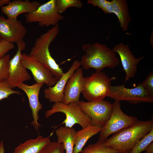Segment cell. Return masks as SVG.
<instances>
[{
    "mask_svg": "<svg viewBox=\"0 0 153 153\" xmlns=\"http://www.w3.org/2000/svg\"><path fill=\"white\" fill-rule=\"evenodd\" d=\"M5 152L4 141L1 140L0 142V153H5Z\"/></svg>",
    "mask_w": 153,
    "mask_h": 153,
    "instance_id": "32",
    "label": "cell"
},
{
    "mask_svg": "<svg viewBox=\"0 0 153 153\" xmlns=\"http://www.w3.org/2000/svg\"><path fill=\"white\" fill-rule=\"evenodd\" d=\"M113 50L120 56L123 67V70L126 74L124 82L135 76L137 72L138 64L144 57L136 58L130 50L128 45L121 42L116 44L112 48Z\"/></svg>",
    "mask_w": 153,
    "mask_h": 153,
    "instance_id": "13",
    "label": "cell"
},
{
    "mask_svg": "<svg viewBox=\"0 0 153 153\" xmlns=\"http://www.w3.org/2000/svg\"><path fill=\"white\" fill-rule=\"evenodd\" d=\"M56 5L58 13L61 14L69 7H74L81 9L83 4L80 0H56Z\"/></svg>",
    "mask_w": 153,
    "mask_h": 153,
    "instance_id": "24",
    "label": "cell"
},
{
    "mask_svg": "<svg viewBox=\"0 0 153 153\" xmlns=\"http://www.w3.org/2000/svg\"><path fill=\"white\" fill-rule=\"evenodd\" d=\"M75 129L73 128L61 126L56 131L57 142L63 145L66 153H73L76 137Z\"/></svg>",
    "mask_w": 153,
    "mask_h": 153,
    "instance_id": "21",
    "label": "cell"
},
{
    "mask_svg": "<svg viewBox=\"0 0 153 153\" xmlns=\"http://www.w3.org/2000/svg\"><path fill=\"white\" fill-rule=\"evenodd\" d=\"M88 3L101 8L106 14H113L111 1L107 0H88Z\"/></svg>",
    "mask_w": 153,
    "mask_h": 153,
    "instance_id": "26",
    "label": "cell"
},
{
    "mask_svg": "<svg viewBox=\"0 0 153 153\" xmlns=\"http://www.w3.org/2000/svg\"><path fill=\"white\" fill-rule=\"evenodd\" d=\"M116 79L114 76L109 78L102 71H96L84 78L82 93L88 102L102 100L109 92L111 81Z\"/></svg>",
    "mask_w": 153,
    "mask_h": 153,
    "instance_id": "4",
    "label": "cell"
},
{
    "mask_svg": "<svg viewBox=\"0 0 153 153\" xmlns=\"http://www.w3.org/2000/svg\"><path fill=\"white\" fill-rule=\"evenodd\" d=\"M153 129V120H138L114 133L104 142L105 145L118 153H130L135 144Z\"/></svg>",
    "mask_w": 153,
    "mask_h": 153,
    "instance_id": "1",
    "label": "cell"
},
{
    "mask_svg": "<svg viewBox=\"0 0 153 153\" xmlns=\"http://www.w3.org/2000/svg\"><path fill=\"white\" fill-rule=\"evenodd\" d=\"M22 57L23 65L31 71L36 83H43L48 87L55 85L58 79L36 59L25 53L22 54Z\"/></svg>",
    "mask_w": 153,
    "mask_h": 153,
    "instance_id": "11",
    "label": "cell"
},
{
    "mask_svg": "<svg viewBox=\"0 0 153 153\" xmlns=\"http://www.w3.org/2000/svg\"><path fill=\"white\" fill-rule=\"evenodd\" d=\"M50 142V137H44L39 135L20 144L13 153H40L43 148Z\"/></svg>",
    "mask_w": 153,
    "mask_h": 153,
    "instance_id": "18",
    "label": "cell"
},
{
    "mask_svg": "<svg viewBox=\"0 0 153 153\" xmlns=\"http://www.w3.org/2000/svg\"><path fill=\"white\" fill-rule=\"evenodd\" d=\"M124 84V83L120 86H110L107 96L115 101L120 102L124 101L134 104L153 103V97L148 94L141 83L138 84L135 87L132 88H126Z\"/></svg>",
    "mask_w": 153,
    "mask_h": 153,
    "instance_id": "8",
    "label": "cell"
},
{
    "mask_svg": "<svg viewBox=\"0 0 153 153\" xmlns=\"http://www.w3.org/2000/svg\"><path fill=\"white\" fill-rule=\"evenodd\" d=\"M14 47L13 43H10L5 40L0 41V58L6 55L9 51Z\"/></svg>",
    "mask_w": 153,
    "mask_h": 153,
    "instance_id": "30",
    "label": "cell"
},
{
    "mask_svg": "<svg viewBox=\"0 0 153 153\" xmlns=\"http://www.w3.org/2000/svg\"><path fill=\"white\" fill-rule=\"evenodd\" d=\"M153 141V129L139 140L134 146L130 153H141L144 151Z\"/></svg>",
    "mask_w": 153,
    "mask_h": 153,
    "instance_id": "23",
    "label": "cell"
},
{
    "mask_svg": "<svg viewBox=\"0 0 153 153\" xmlns=\"http://www.w3.org/2000/svg\"><path fill=\"white\" fill-rule=\"evenodd\" d=\"M63 144L57 142H50L42 149L40 153H65Z\"/></svg>",
    "mask_w": 153,
    "mask_h": 153,
    "instance_id": "28",
    "label": "cell"
},
{
    "mask_svg": "<svg viewBox=\"0 0 153 153\" xmlns=\"http://www.w3.org/2000/svg\"><path fill=\"white\" fill-rule=\"evenodd\" d=\"M27 32L26 27L17 19L5 18L0 15V37L10 43L23 40Z\"/></svg>",
    "mask_w": 153,
    "mask_h": 153,
    "instance_id": "12",
    "label": "cell"
},
{
    "mask_svg": "<svg viewBox=\"0 0 153 153\" xmlns=\"http://www.w3.org/2000/svg\"><path fill=\"white\" fill-rule=\"evenodd\" d=\"M102 128L97 126L90 125L76 132L73 153H79L88 140L100 132Z\"/></svg>",
    "mask_w": 153,
    "mask_h": 153,
    "instance_id": "20",
    "label": "cell"
},
{
    "mask_svg": "<svg viewBox=\"0 0 153 153\" xmlns=\"http://www.w3.org/2000/svg\"><path fill=\"white\" fill-rule=\"evenodd\" d=\"M78 104L83 112L91 119L92 125L102 128L110 118L113 107L112 104L104 100L88 102L81 101Z\"/></svg>",
    "mask_w": 153,
    "mask_h": 153,
    "instance_id": "9",
    "label": "cell"
},
{
    "mask_svg": "<svg viewBox=\"0 0 153 153\" xmlns=\"http://www.w3.org/2000/svg\"><path fill=\"white\" fill-rule=\"evenodd\" d=\"M56 0H50L42 4L35 11L25 14V22L27 23L37 22L41 27H54L64 16L59 14L56 9Z\"/></svg>",
    "mask_w": 153,
    "mask_h": 153,
    "instance_id": "7",
    "label": "cell"
},
{
    "mask_svg": "<svg viewBox=\"0 0 153 153\" xmlns=\"http://www.w3.org/2000/svg\"><path fill=\"white\" fill-rule=\"evenodd\" d=\"M14 94L22 95L20 91L11 88L7 80H0V101Z\"/></svg>",
    "mask_w": 153,
    "mask_h": 153,
    "instance_id": "27",
    "label": "cell"
},
{
    "mask_svg": "<svg viewBox=\"0 0 153 153\" xmlns=\"http://www.w3.org/2000/svg\"><path fill=\"white\" fill-rule=\"evenodd\" d=\"M85 54L80 61L85 70L92 68L96 71H101L104 68H114L120 63L112 49L98 42L84 44L81 47Z\"/></svg>",
    "mask_w": 153,
    "mask_h": 153,
    "instance_id": "2",
    "label": "cell"
},
{
    "mask_svg": "<svg viewBox=\"0 0 153 153\" xmlns=\"http://www.w3.org/2000/svg\"><path fill=\"white\" fill-rule=\"evenodd\" d=\"M10 56L7 54L0 58V80H7L9 75Z\"/></svg>",
    "mask_w": 153,
    "mask_h": 153,
    "instance_id": "25",
    "label": "cell"
},
{
    "mask_svg": "<svg viewBox=\"0 0 153 153\" xmlns=\"http://www.w3.org/2000/svg\"><path fill=\"white\" fill-rule=\"evenodd\" d=\"M10 1V0H0V7L1 8L5 4H8Z\"/></svg>",
    "mask_w": 153,
    "mask_h": 153,
    "instance_id": "33",
    "label": "cell"
},
{
    "mask_svg": "<svg viewBox=\"0 0 153 153\" xmlns=\"http://www.w3.org/2000/svg\"><path fill=\"white\" fill-rule=\"evenodd\" d=\"M141 85L146 92L153 97V71L152 70L142 83Z\"/></svg>",
    "mask_w": 153,
    "mask_h": 153,
    "instance_id": "29",
    "label": "cell"
},
{
    "mask_svg": "<svg viewBox=\"0 0 153 153\" xmlns=\"http://www.w3.org/2000/svg\"><path fill=\"white\" fill-rule=\"evenodd\" d=\"M2 39L0 37V41H1Z\"/></svg>",
    "mask_w": 153,
    "mask_h": 153,
    "instance_id": "34",
    "label": "cell"
},
{
    "mask_svg": "<svg viewBox=\"0 0 153 153\" xmlns=\"http://www.w3.org/2000/svg\"><path fill=\"white\" fill-rule=\"evenodd\" d=\"M58 24L53 27L36 39L29 54L36 59L51 72L58 80L64 73L63 69L52 57L49 47L59 34Z\"/></svg>",
    "mask_w": 153,
    "mask_h": 153,
    "instance_id": "3",
    "label": "cell"
},
{
    "mask_svg": "<svg viewBox=\"0 0 153 153\" xmlns=\"http://www.w3.org/2000/svg\"><path fill=\"white\" fill-rule=\"evenodd\" d=\"M44 84L36 83L32 85H29L22 83L17 87L23 90L27 97L33 118L30 124L38 132L39 128L41 126L38 122L39 118L38 112L42 108V106L39 100V96L40 90Z\"/></svg>",
    "mask_w": 153,
    "mask_h": 153,
    "instance_id": "15",
    "label": "cell"
},
{
    "mask_svg": "<svg viewBox=\"0 0 153 153\" xmlns=\"http://www.w3.org/2000/svg\"><path fill=\"white\" fill-rule=\"evenodd\" d=\"M41 5L36 1L15 0L1 8L2 12L10 19H17L18 16L23 13H29L35 11Z\"/></svg>",
    "mask_w": 153,
    "mask_h": 153,
    "instance_id": "17",
    "label": "cell"
},
{
    "mask_svg": "<svg viewBox=\"0 0 153 153\" xmlns=\"http://www.w3.org/2000/svg\"><path fill=\"white\" fill-rule=\"evenodd\" d=\"M79 153H118L105 146L104 142L98 141L94 144L88 145Z\"/></svg>",
    "mask_w": 153,
    "mask_h": 153,
    "instance_id": "22",
    "label": "cell"
},
{
    "mask_svg": "<svg viewBox=\"0 0 153 153\" xmlns=\"http://www.w3.org/2000/svg\"><path fill=\"white\" fill-rule=\"evenodd\" d=\"M81 66L80 61L74 60L70 68L64 73L55 85L44 90V97L50 102H61L63 97L64 89L67 81L72 74Z\"/></svg>",
    "mask_w": 153,
    "mask_h": 153,
    "instance_id": "16",
    "label": "cell"
},
{
    "mask_svg": "<svg viewBox=\"0 0 153 153\" xmlns=\"http://www.w3.org/2000/svg\"><path fill=\"white\" fill-rule=\"evenodd\" d=\"M18 50L9 62V75L7 82L11 88L13 89L21 84L31 79L27 69L22 63V51L26 48V44L23 40L16 43Z\"/></svg>",
    "mask_w": 153,
    "mask_h": 153,
    "instance_id": "10",
    "label": "cell"
},
{
    "mask_svg": "<svg viewBox=\"0 0 153 153\" xmlns=\"http://www.w3.org/2000/svg\"><path fill=\"white\" fill-rule=\"evenodd\" d=\"M144 153H153V143L152 142L146 148Z\"/></svg>",
    "mask_w": 153,
    "mask_h": 153,
    "instance_id": "31",
    "label": "cell"
},
{
    "mask_svg": "<svg viewBox=\"0 0 153 153\" xmlns=\"http://www.w3.org/2000/svg\"><path fill=\"white\" fill-rule=\"evenodd\" d=\"M113 14L117 17L120 27L124 31H127L131 20L126 0H112Z\"/></svg>",
    "mask_w": 153,
    "mask_h": 153,
    "instance_id": "19",
    "label": "cell"
},
{
    "mask_svg": "<svg viewBox=\"0 0 153 153\" xmlns=\"http://www.w3.org/2000/svg\"><path fill=\"white\" fill-rule=\"evenodd\" d=\"M110 118L100 132L99 141L104 142L110 135L135 123L136 117L128 116L122 110L120 102L115 101Z\"/></svg>",
    "mask_w": 153,
    "mask_h": 153,
    "instance_id": "6",
    "label": "cell"
},
{
    "mask_svg": "<svg viewBox=\"0 0 153 153\" xmlns=\"http://www.w3.org/2000/svg\"><path fill=\"white\" fill-rule=\"evenodd\" d=\"M58 112L65 114L66 118L62 124H64L66 127L72 128L75 124H78L83 128L92 125L91 119L82 110L77 102H71L68 105L62 102L54 103L51 109L46 111L45 116L48 118Z\"/></svg>",
    "mask_w": 153,
    "mask_h": 153,
    "instance_id": "5",
    "label": "cell"
},
{
    "mask_svg": "<svg viewBox=\"0 0 153 153\" xmlns=\"http://www.w3.org/2000/svg\"><path fill=\"white\" fill-rule=\"evenodd\" d=\"M84 80L83 70L79 67L72 74L67 82L64 90L62 103L68 105L71 102L78 103L79 101Z\"/></svg>",
    "mask_w": 153,
    "mask_h": 153,
    "instance_id": "14",
    "label": "cell"
}]
</instances>
